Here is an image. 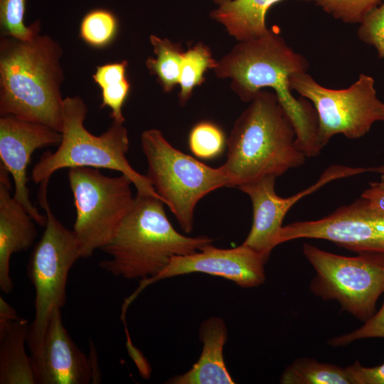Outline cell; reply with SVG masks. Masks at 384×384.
<instances>
[{"label": "cell", "mask_w": 384, "mask_h": 384, "mask_svg": "<svg viewBox=\"0 0 384 384\" xmlns=\"http://www.w3.org/2000/svg\"><path fill=\"white\" fill-rule=\"evenodd\" d=\"M309 62L294 51L274 29L259 37L239 41L213 69L215 75L229 79L233 90L243 102H250L263 88H272L294 127L295 145L306 157L321 151L318 143V115L310 101L296 98L290 77L307 72Z\"/></svg>", "instance_id": "6da1fadb"}, {"label": "cell", "mask_w": 384, "mask_h": 384, "mask_svg": "<svg viewBox=\"0 0 384 384\" xmlns=\"http://www.w3.org/2000/svg\"><path fill=\"white\" fill-rule=\"evenodd\" d=\"M62 48L48 35L0 39V114L63 127Z\"/></svg>", "instance_id": "7a4b0ae2"}, {"label": "cell", "mask_w": 384, "mask_h": 384, "mask_svg": "<svg viewBox=\"0 0 384 384\" xmlns=\"http://www.w3.org/2000/svg\"><path fill=\"white\" fill-rule=\"evenodd\" d=\"M291 121L272 91L262 90L234 123L222 165L229 187L265 176L277 178L305 162Z\"/></svg>", "instance_id": "3957f363"}, {"label": "cell", "mask_w": 384, "mask_h": 384, "mask_svg": "<svg viewBox=\"0 0 384 384\" xmlns=\"http://www.w3.org/2000/svg\"><path fill=\"white\" fill-rule=\"evenodd\" d=\"M159 198L137 193L134 206L111 240L100 250L110 256L99 262L107 272L128 279L151 278L175 256L213 244L206 235L188 237L174 229Z\"/></svg>", "instance_id": "277c9868"}, {"label": "cell", "mask_w": 384, "mask_h": 384, "mask_svg": "<svg viewBox=\"0 0 384 384\" xmlns=\"http://www.w3.org/2000/svg\"><path fill=\"white\" fill-rule=\"evenodd\" d=\"M87 113V107L80 96L64 98L61 142L54 152L41 155L32 169V181L49 182L55 172L65 168L106 169L129 177L137 193L161 199L146 176L137 172L127 159L129 140L124 124L112 121L105 132L95 135L84 125Z\"/></svg>", "instance_id": "5b68a950"}, {"label": "cell", "mask_w": 384, "mask_h": 384, "mask_svg": "<svg viewBox=\"0 0 384 384\" xmlns=\"http://www.w3.org/2000/svg\"><path fill=\"white\" fill-rule=\"evenodd\" d=\"M141 145L148 180L183 231L191 233L199 201L219 188L229 187L225 171L222 166H209L175 148L157 129L144 131Z\"/></svg>", "instance_id": "8992f818"}, {"label": "cell", "mask_w": 384, "mask_h": 384, "mask_svg": "<svg viewBox=\"0 0 384 384\" xmlns=\"http://www.w3.org/2000/svg\"><path fill=\"white\" fill-rule=\"evenodd\" d=\"M47 190L48 186H40L38 197L47 222L28 265V274L35 289V316L27 338L30 355L41 346L51 315L65 304L69 272L81 258L73 230L66 228L51 210Z\"/></svg>", "instance_id": "52a82bcc"}, {"label": "cell", "mask_w": 384, "mask_h": 384, "mask_svg": "<svg viewBox=\"0 0 384 384\" xmlns=\"http://www.w3.org/2000/svg\"><path fill=\"white\" fill-rule=\"evenodd\" d=\"M68 178L76 210L73 230L81 258H87L111 240L132 208L133 183L125 174L107 176L90 167L68 169Z\"/></svg>", "instance_id": "ba28073f"}, {"label": "cell", "mask_w": 384, "mask_h": 384, "mask_svg": "<svg viewBox=\"0 0 384 384\" xmlns=\"http://www.w3.org/2000/svg\"><path fill=\"white\" fill-rule=\"evenodd\" d=\"M303 253L315 270L311 292L324 300H335L363 323L375 313L384 294V255L358 253L347 257L322 250L309 243Z\"/></svg>", "instance_id": "9c48e42d"}, {"label": "cell", "mask_w": 384, "mask_h": 384, "mask_svg": "<svg viewBox=\"0 0 384 384\" xmlns=\"http://www.w3.org/2000/svg\"><path fill=\"white\" fill-rule=\"evenodd\" d=\"M291 90L310 101L318 115V143L322 149L334 135L351 139L365 136L373 124L384 122V103L377 96L372 76L361 74L344 89L322 86L307 72L292 75Z\"/></svg>", "instance_id": "30bf717a"}, {"label": "cell", "mask_w": 384, "mask_h": 384, "mask_svg": "<svg viewBox=\"0 0 384 384\" xmlns=\"http://www.w3.org/2000/svg\"><path fill=\"white\" fill-rule=\"evenodd\" d=\"M300 238L326 240L358 254L384 255V213L372 209L361 197L323 218L283 226L278 245Z\"/></svg>", "instance_id": "8fae6325"}, {"label": "cell", "mask_w": 384, "mask_h": 384, "mask_svg": "<svg viewBox=\"0 0 384 384\" xmlns=\"http://www.w3.org/2000/svg\"><path fill=\"white\" fill-rule=\"evenodd\" d=\"M268 258L240 245L234 248H218L213 244L194 253L172 257L156 276L142 279L136 290L125 299L122 312L148 286L162 279L192 273H203L230 280L243 288L262 285L266 280L265 265Z\"/></svg>", "instance_id": "7c38bea8"}, {"label": "cell", "mask_w": 384, "mask_h": 384, "mask_svg": "<svg viewBox=\"0 0 384 384\" xmlns=\"http://www.w3.org/2000/svg\"><path fill=\"white\" fill-rule=\"evenodd\" d=\"M350 174L349 167L331 166L314 184L288 198H282L276 193L274 176H265L239 186L238 188L250 197L253 211L252 225L242 245L269 258L272 250L278 245L284 218L294 204L327 183Z\"/></svg>", "instance_id": "4fadbf2b"}, {"label": "cell", "mask_w": 384, "mask_h": 384, "mask_svg": "<svg viewBox=\"0 0 384 384\" xmlns=\"http://www.w3.org/2000/svg\"><path fill=\"white\" fill-rule=\"evenodd\" d=\"M61 132L41 123L30 122L13 115L0 117V159L13 178L14 198L26 209L34 221L45 227L46 215L33 205L27 186V169L31 155L38 149L59 144Z\"/></svg>", "instance_id": "5bb4252c"}, {"label": "cell", "mask_w": 384, "mask_h": 384, "mask_svg": "<svg viewBox=\"0 0 384 384\" xmlns=\"http://www.w3.org/2000/svg\"><path fill=\"white\" fill-rule=\"evenodd\" d=\"M30 356L36 384H88L100 380L98 366L70 336L60 309L51 315L41 346Z\"/></svg>", "instance_id": "9a60e30c"}, {"label": "cell", "mask_w": 384, "mask_h": 384, "mask_svg": "<svg viewBox=\"0 0 384 384\" xmlns=\"http://www.w3.org/2000/svg\"><path fill=\"white\" fill-rule=\"evenodd\" d=\"M8 171L0 168V289L4 293L13 290L10 260L14 253L30 248L37 236L34 220L11 196Z\"/></svg>", "instance_id": "2e32d148"}, {"label": "cell", "mask_w": 384, "mask_h": 384, "mask_svg": "<svg viewBox=\"0 0 384 384\" xmlns=\"http://www.w3.org/2000/svg\"><path fill=\"white\" fill-rule=\"evenodd\" d=\"M199 337L203 348L197 362L187 372L171 378L166 383H235L223 357V348L228 339L225 321L216 316L206 319L200 326Z\"/></svg>", "instance_id": "e0dca14e"}, {"label": "cell", "mask_w": 384, "mask_h": 384, "mask_svg": "<svg viewBox=\"0 0 384 384\" xmlns=\"http://www.w3.org/2000/svg\"><path fill=\"white\" fill-rule=\"evenodd\" d=\"M280 1L230 0L213 10L210 16L237 41L249 40L268 31L265 21L267 13Z\"/></svg>", "instance_id": "ac0fdd59"}, {"label": "cell", "mask_w": 384, "mask_h": 384, "mask_svg": "<svg viewBox=\"0 0 384 384\" xmlns=\"http://www.w3.org/2000/svg\"><path fill=\"white\" fill-rule=\"evenodd\" d=\"M29 327L28 320L20 318L0 329L1 384H36L26 352Z\"/></svg>", "instance_id": "d6986e66"}, {"label": "cell", "mask_w": 384, "mask_h": 384, "mask_svg": "<svg viewBox=\"0 0 384 384\" xmlns=\"http://www.w3.org/2000/svg\"><path fill=\"white\" fill-rule=\"evenodd\" d=\"M127 60L99 65L92 78L102 89L101 107L110 110L112 121L124 124L123 105L128 97L130 84L126 78Z\"/></svg>", "instance_id": "ffe728a7"}, {"label": "cell", "mask_w": 384, "mask_h": 384, "mask_svg": "<svg viewBox=\"0 0 384 384\" xmlns=\"http://www.w3.org/2000/svg\"><path fill=\"white\" fill-rule=\"evenodd\" d=\"M149 40L156 57H149L146 66L156 77L163 90L169 92L179 83L184 52L178 43L166 38L151 35Z\"/></svg>", "instance_id": "44dd1931"}, {"label": "cell", "mask_w": 384, "mask_h": 384, "mask_svg": "<svg viewBox=\"0 0 384 384\" xmlns=\"http://www.w3.org/2000/svg\"><path fill=\"white\" fill-rule=\"evenodd\" d=\"M282 384H352L345 368L314 358L295 359L284 370Z\"/></svg>", "instance_id": "7402d4cb"}, {"label": "cell", "mask_w": 384, "mask_h": 384, "mask_svg": "<svg viewBox=\"0 0 384 384\" xmlns=\"http://www.w3.org/2000/svg\"><path fill=\"white\" fill-rule=\"evenodd\" d=\"M217 65L210 48L199 43L189 48L183 54L181 63L178 97L181 105L191 97L193 89L204 81V74L209 70H213Z\"/></svg>", "instance_id": "603a6c76"}, {"label": "cell", "mask_w": 384, "mask_h": 384, "mask_svg": "<svg viewBox=\"0 0 384 384\" xmlns=\"http://www.w3.org/2000/svg\"><path fill=\"white\" fill-rule=\"evenodd\" d=\"M118 27L117 17L112 11L96 8L83 16L80 25V36L89 46L102 48L112 43Z\"/></svg>", "instance_id": "cb8c5ba5"}, {"label": "cell", "mask_w": 384, "mask_h": 384, "mask_svg": "<svg viewBox=\"0 0 384 384\" xmlns=\"http://www.w3.org/2000/svg\"><path fill=\"white\" fill-rule=\"evenodd\" d=\"M227 146V138L215 124L203 121L197 123L188 135V147L199 159L209 160L218 157Z\"/></svg>", "instance_id": "d4e9b609"}, {"label": "cell", "mask_w": 384, "mask_h": 384, "mask_svg": "<svg viewBox=\"0 0 384 384\" xmlns=\"http://www.w3.org/2000/svg\"><path fill=\"white\" fill-rule=\"evenodd\" d=\"M26 10V0H0L1 36L28 40L40 33V21L37 20L29 26L24 23Z\"/></svg>", "instance_id": "484cf974"}, {"label": "cell", "mask_w": 384, "mask_h": 384, "mask_svg": "<svg viewBox=\"0 0 384 384\" xmlns=\"http://www.w3.org/2000/svg\"><path fill=\"white\" fill-rule=\"evenodd\" d=\"M334 18L348 23H360L384 0H314Z\"/></svg>", "instance_id": "4316f807"}, {"label": "cell", "mask_w": 384, "mask_h": 384, "mask_svg": "<svg viewBox=\"0 0 384 384\" xmlns=\"http://www.w3.org/2000/svg\"><path fill=\"white\" fill-rule=\"evenodd\" d=\"M359 24L358 38L375 47L379 58H384V1L368 14Z\"/></svg>", "instance_id": "83f0119b"}, {"label": "cell", "mask_w": 384, "mask_h": 384, "mask_svg": "<svg viewBox=\"0 0 384 384\" xmlns=\"http://www.w3.org/2000/svg\"><path fill=\"white\" fill-rule=\"evenodd\" d=\"M370 338H384V299L380 309L363 326L347 334L332 338L329 343L336 347L344 346L357 340Z\"/></svg>", "instance_id": "f1b7e54d"}, {"label": "cell", "mask_w": 384, "mask_h": 384, "mask_svg": "<svg viewBox=\"0 0 384 384\" xmlns=\"http://www.w3.org/2000/svg\"><path fill=\"white\" fill-rule=\"evenodd\" d=\"M345 369L352 384H384V363L368 368L357 361Z\"/></svg>", "instance_id": "f546056e"}, {"label": "cell", "mask_w": 384, "mask_h": 384, "mask_svg": "<svg viewBox=\"0 0 384 384\" xmlns=\"http://www.w3.org/2000/svg\"><path fill=\"white\" fill-rule=\"evenodd\" d=\"M373 210L384 213V175L380 182L370 183V187L361 194Z\"/></svg>", "instance_id": "4dcf8cb0"}, {"label": "cell", "mask_w": 384, "mask_h": 384, "mask_svg": "<svg viewBox=\"0 0 384 384\" xmlns=\"http://www.w3.org/2000/svg\"><path fill=\"white\" fill-rule=\"evenodd\" d=\"M20 319L17 312L6 300L0 297V329H4L14 321Z\"/></svg>", "instance_id": "1f68e13d"}, {"label": "cell", "mask_w": 384, "mask_h": 384, "mask_svg": "<svg viewBox=\"0 0 384 384\" xmlns=\"http://www.w3.org/2000/svg\"><path fill=\"white\" fill-rule=\"evenodd\" d=\"M211 1H213L218 6L228 2L230 0H211Z\"/></svg>", "instance_id": "d6a6232c"}]
</instances>
